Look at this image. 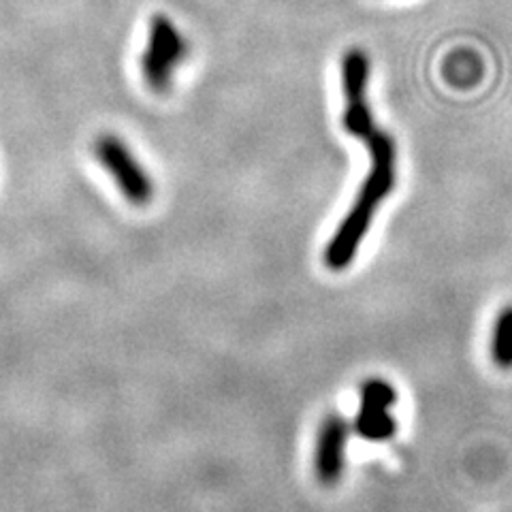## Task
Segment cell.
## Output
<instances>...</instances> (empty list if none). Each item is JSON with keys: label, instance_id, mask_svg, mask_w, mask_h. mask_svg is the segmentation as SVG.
Wrapping results in <instances>:
<instances>
[{"label": "cell", "instance_id": "cell-5", "mask_svg": "<svg viewBox=\"0 0 512 512\" xmlns=\"http://www.w3.org/2000/svg\"><path fill=\"white\" fill-rule=\"evenodd\" d=\"M348 436H350V425L340 414H327L318 427L314 470L320 483L327 487L338 483L344 474Z\"/></svg>", "mask_w": 512, "mask_h": 512}, {"label": "cell", "instance_id": "cell-6", "mask_svg": "<svg viewBox=\"0 0 512 512\" xmlns=\"http://www.w3.org/2000/svg\"><path fill=\"white\" fill-rule=\"evenodd\" d=\"M489 355L495 367L504 372L512 370V303L495 316L489 338Z\"/></svg>", "mask_w": 512, "mask_h": 512}, {"label": "cell", "instance_id": "cell-2", "mask_svg": "<svg viewBox=\"0 0 512 512\" xmlns=\"http://www.w3.org/2000/svg\"><path fill=\"white\" fill-rule=\"evenodd\" d=\"M186 56V41L167 15H154L148 32V45L141 58L143 77L154 92H165L178 64Z\"/></svg>", "mask_w": 512, "mask_h": 512}, {"label": "cell", "instance_id": "cell-4", "mask_svg": "<svg viewBox=\"0 0 512 512\" xmlns=\"http://www.w3.org/2000/svg\"><path fill=\"white\" fill-rule=\"evenodd\" d=\"M397 402V391L387 380L372 378L361 387V404L355 419V431L372 442H384L395 436L397 421L391 406Z\"/></svg>", "mask_w": 512, "mask_h": 512}, {"label": "cell", "instance_id": "cell-1", "mask_svg": "<svg viewBox=\"0 0 512 512\" xmlns=\"http://www.w3.org/2000/svg\"><path fill=\"white\" fill-rule=\"evenodd\" d=\"M344 94H346V114L344 128L363 139L370 148L372 169L352 203L350 212L331 237L325 250V263L329 269H346L355 261L357 250L372 227V220L378 212L380 203L387 199L395 188V167L397 150L395 141L389 133H384L372 120L370 105H367V79H370V58L363 50H350L342 60Z\"/></svg>", "mask_w": 512, "mask_h": 512}, {"label": "cell", "instance_id": "cell-3", "mask_svg": "<svg viewBox=\"0 0 512 512\" xmlns=\"http://www.w3.org/2000/svg\"><path fill=\"white\" fill-rule=\"evenodd\" d=\"M94 156L114 178L122 195L135 205H148L154 197V184L131 148L118 135H101L94 143Z\"/></svg>", "mask_w": 512, "mask_h": 512}]
</instances>
